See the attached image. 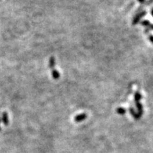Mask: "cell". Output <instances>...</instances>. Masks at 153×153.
Instances as JSON below:
<instances>
[{
    "mask_svg": "<svg viewBox=\"0 0 153 153\" xmlns=\"http://www.w3.org/2000/svg\"><path fill=\"white\" fill-rule=\"evenodd\" d=\"M138 1H139L140 3H141V4H143V3H144L145 1V0H138Z\"/></svg>",
    "mask_w": 153,
    "mask_h": 153,
    "instance_id": "obj_11",
    "label": "cell"
},
{
    "mask_svg": "<svg viewBox=\"0 0 153 153\" xmlns=\"http://www.w3.org/2000/svg\"><path fill=\"white\" fill-rule=\"evenodd\" d=\"M145 15H146L145 11H143V12L137 14L133 19V25H136V24H138V23H139L140 21L141 20L142 18H143V17H145Z\"/></svg>",
    "mask_w": 153,
    "mask_h": 153,
    "instance_id": "obj_1",
    "label": "cell"
},
{
    "mask_svg": "<svg viewBox=\"0 0 153 153\" xmlns=\"http://www.w3.org/2000/svg\"><path fill=\"white\" fill-rule=\"evenodd\" d=\"M87 116L86 114H82L77 115L74 119H75V121L76 122V123H80V122L84 120L85 119L87 118Z\"/></svg>",
    "mask_w": 153,
    "mask_h": 153,
    "instance_id": "obj_2",
    "label": "cell"
},
{
    "mask_svg": "<svg viewBox=\"0 0 153 153\" xmlns=\"http://www.w3.org/2000/svg\"><path fill=\"white\" fill-rule=\"evenodd\" d=\"M55 65V58L53 57H51V59H50V67H51V68H53Z\"/></svg>",
    "mask_w": 153,
    "mask_h": 153,
    "instance_id": "obj_9",
    "label": "cell"
},
{
    "mask_svg": "<svg viewBox=\"0 0 153 153\" xmlns=\"http://www.w3.org/2000/svg\"><path fill=\"white\" fill-rule=\"evenodd\" d=\"M151 14H152V16L153 17V8L151 9Z\"/></svg>",
    "mask_w": 153,
    "mask_h": 153,
    "instance_id": "obj_12",
    "label": "cell"
},
{
    "mask_svg": "<svg viewBox=\"0 0 153 153\" xmlns=\"http://www.w3.org/2000/svg\"><path fill=\"white\" fill-rule=\"evenodd\" d=\"M143 98V96H142V95L140 94L139 92H137L135 93V96H134V99H135V102H140V101L141 100V99Z\"/></svg>",
    "mask_w": 153,
    "mask_h": 153,
    "instance_id": "obj_6",
    "label": "cell"
},
{
    "mask_svg": "<svg viewBox=\"0 0 153 153\" xmlns=\"http://www.w3.org/2000/svg\"><path fill=\"white\" fill-rule=\"evenodd\" d=\"M52 74H53V78H55V79H58L59 77H60V73H59V72L57 70H53Z\"/></svg>",
    "mask_w": 153,
    "mask_h": 153,
    "instance_id": "obj_8",
    "label": "cell"
},
{
    "mask_svg": "<svg viewBox=\"0 0 153 153\" xmlns=\"http://www.w3.org/2000/svg\"><path fill=\"white\" fill-rule=\"evenodd\" d=\"M141 25L143 26L147 27L148 29L153 30V24H152L149 21L147 20H144L141 22Z\"/></svg>",
    "mask_w": 153,
    "mask_h": 153,
    "instance_id": "obj_4",
    "label": "cell"
},
{
    "mask_svg": "<svg viewBox=\"0 0 153 153\" xmlns=\"http://www.w3.org/2000/svg\"><path fill=\"white\" fill-rule=\"evenodd\" d=\"M116 112H117V114H120V115H125V113H126V109H124V108L123 107L117 108Z\"/></svg>",
    "mask_w": 153,
    "mask_h": 153,
    "instance_id": "obj_7",
    "label": "cell"
},
{
    "mask_svg": "<svg viewBox=\"0 0 153 153\" xmlns=\"http://www.w3.org/2000/svg\"><path fill=\"white\" fill-rule=\"evenodd\" d=\"M136 105L137 109H138V114H139L141 116H143V104H142L141 102H136Z\"/></svg>",
    "mask_w": 153,
    "mask_h": 153,
    "instance_id": "obj_5",
    "label": "cell"
},
{
    "mask_svg": "<svg viewBox=\"0 0 153 153\" xmlns=\"http://www.w3.org/2000/svg\"><path fill=\"white\" fill-rule=\"evenodd\" d=\"M149 40H150V41L151 42V43H153V35H149Z\"/></svg>",
    "mask_w": 153,
    "mask_h": 153,
    "instance_id": "obj_10",
    "label": "cell"
},
{
    "mask_svg": "<svg viewBox=\"0 0 153 153\" xmlns=\"http://www.w3.org/2000/svg\"><path fill=\"white\" fill-rule=\"evenodd\" d=\"M129 111H130V114H131L132 116L134 118L135 120H139L140 118H141V116L139 115V114H138V113L136 112V111L134 110V109H133V107H130L129 109Z\"/></svg>",
    "mask_w": 153,
    "mask_h": 153,
    "instance_id": "obj_3",
    "label": "cell"
}]
</instances>
